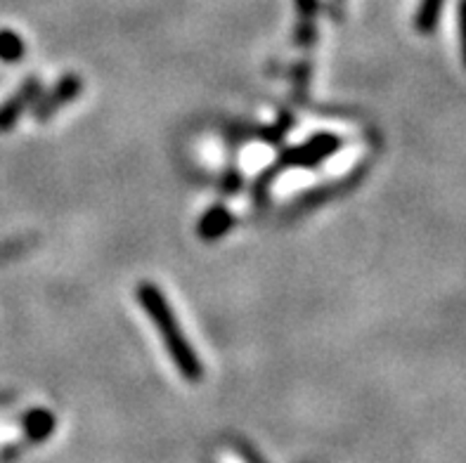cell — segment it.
I'll use <instances>...</instances> for the list:
<instances>
[{
  "label": "cell",
  "mask_w": 466,
  "mask_h": 463,
  "mask_svg": "<svg viewBox=\"0 0 466 463\" xmlns=\"http://www.w3.org/2000/svg\"><path fill=\"white\" fill-rule=\"evenodd\" d=\"M296 10H299V43L308 45L315 38L318 0H296Z\"/></svg>",
  "instance_id": "obj_7"
},
{
  "label": "cell",
  "mask_w": 466,
  "mask_h": 463,
  "mask_svg": "<svg viewBox=\"0 0 466 463\" xmlns=\"http://www.w3.org/2000/svg\"><path fill=\"white\" fill-rule=\"evenodd\" d=\"M341 147V140L334 136H318L310 142L301 145V147L291 149V152L284 154L282 164L284 166H315L319 161L329 158L331 154L339 152Z\"/></svg>",
  "instance_id": "obj_4"
},
{
  "label": "cell",
  "mask_w": 466,
  "mask_h": 463,
  "mask_svg": "<svg viewBox=\"0 0 466 463\" xmlns=\"http://www.w3.org/2000/svg\"><path fill=\"white\" fill-rule=\"evenodd\" d=\"M53 428H55V418L53 414H47V411L35 409L26 417V433H29L34 440H46L47 435L53 433Z\"/></svg>",
  "instance_id": "obj_9"
},
{
  "label": "cell",
  "mask_w": 466,
  "mask_h": 463,
  "mask_svg": "<svg viewBox=\"0 0 466 463\" xmlns=\"http://www.w3.org/2000/svg\"><path fill=\"white\" fill-rule=\"evenodd\" d=\"M24 57V41L12 29H0V59L12 65Z\"/></svg>",
  "instance_id": "obj_8"
},
{
  "label": "cell",
  "mask_w": 466,
  "mask_h": 463,
  "mask_svg": "<svg viewBox=\"0 0 466 463\" xmlns=\"http://www.w3.org/2000/svg\"><path fill=\"white\" fill-rule=\"evenodd\" d=\"M81 88H83V81L76 76V74H66V76L59 78L57 86H55V88L50 90L43 100L35 102L34 106L35 121H47L50 116H55V114H57L66 102H71L74 97L81 95Z\"/></svg>",
  "instance_id": "obj_3"
},
{
  "label": "cell",
  "mask_w": 466,
  "mask_h": 463,
  "mask_svg": "<svg viewBox=\"0 0 466 463\" xmlns=\"http://www.w3.org/2000/svg\"><path fill=\"white\" fill-rule=\"evenodd\" d=\"M445 0H421L414 15V29L421 35H431L441 22V12H443Z\"/></svg>",
  "instance_id": "obj_6"
},
{
  "label": "cell",
  "mask_w": 466,
  "mask_h": 463,
  "mask_svg": "<svg viewBox=\"0 0 466 463\" xmlns=\"http://www.w3.org/2000/svg\"><path fill=\"white\" fill-rule=\"evenodd\" d=\"M41 81L38 78H26L17 88V93L10 95L3 105H0V133H10L17 121L22 118V114L29 109L35 102V97L41 95Z\"/></svg>",
  "instance_id": "obj_2"
},
{
  "label": "cell",
  "mask_w": 466,
  "mask_h": 463,
  "mask_svg": "<svg viewBox=\"0 0 466 463\" xmlns=\"http://www.w3.org/2000/svg\"><path fill=\"white\" fill-rule=\"evenodd\" d=\"M137 300H140L142 310L147 312L154 327L159 328V336L164 340L166 350H168V355L176 362L177 371L183 374L185 381H201L204 367H201L199 357H197L195 347L189 346V340L185 338L183 327L177 322V317L171 310V306L166 303V296L161 294V288L149 282L140 284L137 287Z\"/></svg>",
  "instance_id": "obj_1"
},
{
  "label": "cell",
  "mask_w": 466,
  "mask_h": 463,
  "mask_svg": "<svg viewBox=\"0 0 466 463\" xmlns=\"http://www.w3.org/2000/svg\"><path fill=\"white\" fill-rule=\"evenodd\" d=\"M5 399H10V398H7V395H3V393H0V402H5Z\"/></svg>",
  "instance_id": "obj_11"
},
{
  "label": "cell",
  "mask_w": 466,
  "mask_h": 463,
  "mask_svg": "<svg viewBox=\"0 0 466 463\" xmlns=\"http://www.w3.org/2000/svg\"><path fill=\"white\" fill-rule=\"evenodd\" d=\"M232 225H235V217H232V213L228 211L225 206H216V208H211V211L204 213V217L199 220V227H197V232H199V237L204 241H218L220 237L230 232Z\"/></svg>",
  "instance_id": "obj_5"
},
{
  "label": "cell",
  "mask_w": 466,
  "mask_h": 463,
  "mask_svg": "<svg viewBox=\"0 0 466 463\" xmlns=\"http://www.w3.org/2000/svg\"><path fill=\"white\" fill-rule=\"evenodd\" d=\"M460 31H461V57L466 65V0H460Z\"/></svg>",
  "instance_id": "obj_10"
}]
</instances>
